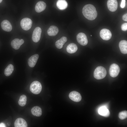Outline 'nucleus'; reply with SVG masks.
Wrapping results in <instances>:
<instances>
[{
  "mask_svg": "<svg viewBox=\"0 0 127 127\" xmlns=\"http://www.w3.org/2000/svg\"><path fill=\"white\" fill-rule=\"evenodd\" d=\"M107 71L103 67L99 66L95 69L94 73V78L98 79H102L106 75Z\"/></svg>",
  "mask_w": 127,
  "mask_h": 127,
  "instance_id": "2",
  "label": "nucleus"
},
{
  "mask_svg": "<svg viewBox=\"0 0 127 127\" xmlns=\"http://www.w3.org/2000/svg\"><path fill=\"white\" fill-rule=\"evenodd\" d=\"M59 30L58 28L56 26L52 25L50 27L47 31V33L48 35L54 36L56 35L58 33Z\"/></svg>",
  "mask_w": 127,
  "mask_h": 127,
  "instance_id": "17",
  "label": "nucleus"
},
{
  "mask_svg": "<svg viewBox=\"0 0 127 127\" xmlns=\"http://www.w3.org/2000/svg\"><path fill=\"white\" fill-rule=\"evenodd\" d=\"M41 33V29L39 27H36L34 29L32 36V39L35 42H37L40 40Z\"/></svg>",
  "mask_w": 127,
  "mask_h": 127,
  "instance_id": "7",
  "label": "nucleus"
},
{
  "mask_svg": "<svg viewBox=\"0 0 127 127\" xmlns=\"http://www.w3.org/2000/svg\"><path fill=\"white\" fill-rule=\"evenodd\" d=\"M67 39L65 36H63L60 39L57 40L55 43L56 47L58 48H62L64 43L67 41Z\"/></svg>",
  "mask_w": 127,
  "mask_h": 127,
  "instance_id": "19",
  "label": "nucleus"
},
{
  "mask_svg": "<svg viewBox=\"0 0 127 127\" xmlns=\"http://www.w3.org/2000/svg\"><path fill=\"white\" fill-rule=\"evenodd\" d=\"M39 57L38 54L34 55L30 57L28 59V63L30 67H33L35 65Z\"/></svg>",
  "mask_w": 127,
  "mask_h": 127,
  "instance_id": "13",
  "label": "nucleus"
},
{
  "mask_svg": "<svg viewBox=\"0 0 127 127\" xmlns=\"http://www.w3.org/2000/svg\"><path fill=\"white\" fill-rule=\"evenodd\" d=\"M2 0H0V3H1L2 1Z\"/></svg>",
  "mask_w": 127,
  "mask_h": 127,
  "instance_id": "30",
  "label": "nucleus"
},
{
  "mask_svg": "<svg viewBox=\"0 0 127 127\" xmlns=\"http://www.w3.org/2000/svg\"><path fill=\"white\" fill-rule=\"evenodd\" d=\"M82 13L87 19L93 20L96 17L97 13L95 7L93 5L88 4L85 5L82 9Z\"/></svg>",
  "mask_w": 127,
  "mask_h": 127,
  "instance_id": "1",
  "label": "nucleus"
},
{
  "mask_svg": "<svg viewBox=\"0 0 127 127\" xmlns=\"http://www.w3.org/2000/svg\"><path fill=\"white\" fill-rule=\"evenodd\" d=\"M107 6L108 9L111 11H116L117 8L118 4L117 0H108Z\"/></svg>",
  "mask_w": 127,
  "mask_h": 127,
  "instance_id": "9",
  "label": "nucleus"
},
{
  "mask_svg": "<svg viewBox=\"0 0 127 127\" xmlns=\"http://www.w3.org/2000/svg\"><path fill=\"white\" fill-rule=\"evenodd\" d=\"M31 112L35 116H40L42 114V110L40 107L38 106H35L32 109Z\"/></svg>",
  "mask_w": 127,
  "mask_h": 127,
  "instance_id": "22",
  "label": "nucleus"
},
{
  "mask_svg": "<svg viewBox=\"0 0 127 127\" xmlns=\"http://www.w3.org/2000/svg\"><path fill=\"white\" fill-rule=\"evenodd\" d=\"M100 35L103 40H107L111 38L112 34L111 32L109 30L104 28L102 29L100 31Z\"/></svg>",
  "mask_w": 127,
  "mask_h": 127,
  "instance_id": "8",
  "label": "nucleus"
},
{
  "mask_svg": "<svg viewBox=\"0 0 127 127\" xmlns=\"http://www.w3.org/2000/svg\"><path fill=\"white\" fill-rule=\"evenodd\" d=\"M125 0H122L120 4V7L122 8H123L124 7L125 5Z\"/></svg>",
  "mask_w": 127,
  "mask_h": 127,
  "instance_id": "27",
  "label": "nucleus"
},
{
  "mask_svg": "<svg viewBox=\"0 0 127 127\" xmlns=\"http://www.w3.org/2000/svg\"><path fill=\"white\" fill-rule=\"evenodd\" d=\"M77 45L74 43H71L67 46L66 50L68 52L72 54L75 52L77 50Z\"/></svg>",
  "mask_w": 127,
  "mask_h": 127,
  "instance_id": "21",
  "label": "nucleus"
},
{
  "mask_svg": "<svg viewBox=\"0 0 127 127\" xmlns=\"http://www.w3.org/2000/svg\"><path fill=\"white\" fill-rule=\"evenodd\" d=\"M2 29L4 31L9 32L12 29V27L10 22L7 20H3L1 23Z\"/></svg>",
  "mask_w": 127,
  "mask_h": 127,
  "instance_id": "12",
  "label": "nucleus"
},
{
  "mask_svg": "<svg viewBox=\"0 0 127 127\" xmlns=\"http://www.w3.org/2000/svg\"><path fill=\"white\" fill-rule=\"evenodd\" d=\"M69 97L71 100L75 102H79L82 99L80 94L78 92L75 91L70 93Z\"/></svg>",
  "mask_w": 127,
  "mask_h": 127,
  "instance_id": "10",
  "label": "nucleus"
},
{
  "mask_svg": "<svg viewBox=\"0 0 127 127\" xmlns=\"http://www.w3.org/2000/svg\"><path fill=\"white\" fill-rule=\"evenodd\" d=\"M32 21L30 18H25L21 21L20 25L21 28L24 30L27 31L30 29L32 26Z\"/></svg>",
  "mask_w": 127,
  "mask_h": 127,
  "instance_id": "4",
  "label": "nucleus"
},
{
  "mask_svg": "<svg viewBox=\"0 0 127 127\" xmlns=\"http://www.w3.org/2000/svg\"><path fill=\"white\" fill-rule=\"evenodd\" d=\"M123 20L125 21H127V13L123 15L122 16Z\"/></svg>",
  "mask_w": 127,
  "mask_h": 127,
  "instance_id": "28",
  "label": "nucleus"
},
{
  "mask_svg": "<svg viewBox=\"0 0 127 127\" xmlns=\"http://www.w3.org/2000/svg\"><path fill=\"white\" fill-rule=\"evenodd\" d=\"M24 40L23 39L20 40L19 39L16 38L12 40L11 43V45L13 48L16 50H18L24 43Z\"/></svg>",
  "mask_w": 127,
  "mask_h": 127,
  "instance_id": "11",
  "label": "nucleus"
},
{
  "mask_svg": "<svg viewBox=\"0 0 127 127\" xmlns=\"http://www.w3.org/2000/svg\"><path fill=\"white\" fill-rule=\"evenodd\" d=\"M76 39L78 42L82 46H85L88 43L87 37L83 33L80 32L77 35Z\"/></svg>",
  "mask_w": 127,
  "mask_h": 127,
  "instance_id": "6",
  "label": "nucleus"
},
{
  "mask_svg": "<svg viewBox=\"0 0 127 127\" xmlns=\"http://www.w3.org/2000/svg\"><path fill=\"white\" fill-rule=\"evenodd\" d=\"M119 47L121 52L123 54L127 53V41L125 40L121 41L119 43Z\"/></svg>",
  "mask_w": 127,
  "mask_h": 127,
  "instance_id": "18",
  "label": "nucleus"
},
{
  "mask_svg": "<svg viewBox=\"0 0 127 127\" xmlns=\"http://www.w3.org/2000/svg\"><path fill=\"white\" fill-rule=\"evenodd\" d=\"M14 125L15 127H27L28 126L26 121L21 118L17 119L15 122Z\"/></svg>",
  "mask_w": 127,
  "mask_h": 127,
  "instance_id": "15",
  "label": "nucleus"
},
{
  "mask_svg": "<svg viewBox=\"0 0 127 127\" xmlns=\"http://www.w3.org/2000/svg\"><path fill=\"white\" fill-rule=\"evenodd\" d=\"M122 30L123 31H126L127 30V23H125L123 24L121 26Z\"/></svg>",
  "mask_w": 127,
  "mask_h": 127,
  "instance_id": "26",
  "label": "nucleus"
},
{
  "mask_svg": "<svg viewBox=\"0 0 127 127\" xmlns=\"http://www.w3.org/2000/svg\"><path fill=\"white\" fill-rule=\"evenodd\" d=\"M120 71L119 66L115 64H112L110 66L109 70V74L112 77H116L119 74Z\"/></svg>",
  "mask_w": 127,
  "mask_h": 127,
  "instance_id": "5",
  "label": "nucleus"
},
{
  "mask_svg": "<svg viewBox=\"0 0 127 127\" xmlns=\"http://www.w3.org/2000/svg\"><path fill=\"white\" fill-rule=\"evenodd\" d=\"M27 100L26 96L24 95H22L20 96L18 101L19 105L21 106H24L26 104Z\"/></svg>",
  "mask_w": 127,
  "mask_h": 127,
  "instance_id": "24",
  "label": "nucleus"
},
{
  "mask_svg": "<svg viewBox=\"0 0 127 127\" xmlns=\"http://www.w3.org/2000/svg\"><path fill=\"white\" fill-rule=\"evenodd\" d=\"M98 111L99 115L105 117H108L110 115L109 110L105 106H103L99 107Z\"/></svg>",
  "mask_w": 127,
  "mask_h": 127,
  "instance_id": "16",
  "label": "nucleus"
},
{
  "mask_svg": "<svg viewBox=\"0 0 127 127\" xmlns=\"http://www.w3.org/2000/svg\"><path fill=\"white\" fill-rule=\"evenodd\" d=\"M14 70V66L13 65L10 64L8 65L4 70V74L6 76L10 75Z\"/></svg>",
  "mask_w": 127,
  "mask_h": 127,
  "instance_id": "23",
  "label": "nucleus"
},
{
  "mask_svg": "<svg viewBox=\"0 0 127 127\" xmlns=\"http://www.w3.org/2000/svg\"><path fill=\"white\" fill-rule=\"evenodd\" d=\"M56 4L58 8L61 10L66 9L68 6L67 3L65 0H58Z\"/></svg>",
  "mask_w": 127,
  "mask_h": 127,
  "instance_id": "20",
  "label": "nucleus"
},
{
  "mask_svg": "<svg viewBox=\"0 0 127 127\" xmlns=\"http://www.w3.org/2000/svg\"><path fill=\"white\" fill-rule=\"evenodd\" d=\"M119 118L123 120L127 117V111H124L120 112L118 115Z\"/></svg>",
  "mask_w": 127,
  "mask_h": 127,
  "instance_id": "25",
  "label": "nucleus"
},
{
  "mask_svg": "<svg viewBox=\"0 0 127 127\" xmlns=\"http://www.w3.org/2000/svg\"><path fill=\"white\" fill-rule=\"evenodd\" d=\"M42 89V86L41 83L38 81H34L31 84L30 90L33 93L37 94L40 92Z\"/></svg>",
  "mask_w": 127,
  "mask_h": 127,
  "instance_id": "3",
  "label": "nucleus"
},
{
  "mask_svg": "<svg viewBox=\"0 0 127 127\" xmlns=\"http://www.w3.org/2000/svg\"><path fill=\"white\" fill-rule=\"evenodd\" d=\"M6 126L3 123H0V127H5Z\"/></svg>",
  "mask_w": 127,
  "mask_h": 127,
  "instance_id": "29",
  "label": "nucleus"
},
{
  "mask_svg": "<svg viewBox=\"0 0 127 127\" xmlns=\"http://www.w3.org/2000/svg\"><path fill=\"white\" fill-rule=\"evenodd\" d=\"M46 6V3L43 1H40L38 2L35 7V10L37 12H40L44 11Z\"/></svg>",
  "mask_w": 127,
  "mask_h": 127,
  "instance_id": "14",
  "label": "nucleus"
}]
</instances>
